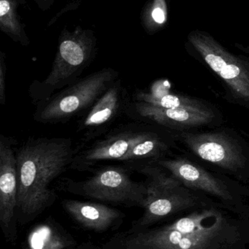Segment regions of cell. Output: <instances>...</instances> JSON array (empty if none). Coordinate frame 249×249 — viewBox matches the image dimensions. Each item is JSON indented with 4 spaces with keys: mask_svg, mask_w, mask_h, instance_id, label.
Listing matches in <instances>:
<instances>
[{
    "mask_svg": "<svg viewBox=\"0 0 249 249\" xmlns=\"http://www.w3.org/2000/svg\"><path fill=\"white\" fill-rule=\"evenodd\" d=\"M132 100L143 102L162 109H187L203 110L213 108L207 102L185 95L162 93L156 90L152 92L136 90L132 96Z\"/></svg>",
    "mask_w": 249,
    "mask_h": 249,
    "instance_id": "cell-15",
    "label": "cell"
},
{
    "mask_svg": "<svg viewBox=\"0 0 249 249\" xmlns=\"http://www.w3.org/2000/svg\"><path fill=\"white\" fill-rule=\"evenodd\" d=\"M168 0H148L140 13V22L146 33L153 35L168 20Z\"/></svg>",
    "mask_w": 249,
    "mask_h": 249,
    "instance_id": "cell-17",
    "label": "cell"
},
{
    "mask_svg": "<svg viewBox=\"0 0 249 249\" xmlns=\"http://www.w3.org/2000/svg\"><path fill=\"white\" fill-rule=\"evenodd\" d=\"M131 171L122 165L102 166L94 170L93 175L84 181L62 178L60 184L65 191L77 196L143 209L147 187L145 181H133L130 177Z\"/></svg>",
    "mask_w": 249,
    "mask_h": 249,
    "instance_id": "cell-9",
    "label": "cell"
},
{
    "mask_svg": "<svg viewBox=\"0 0 249 249\" xmlns=\"http://www.w3.org/2000/svg\"><path fill=\"white\" fill-rule=\"evenodd\" d=\"M153 124L134 122L121 124L89 143L76 154L70 169L92 172L103 162L121 164L137 142L152 128Z\"/></svg>",
    "mask_w": 249,
    "mask_h": 249,
    "instance_id": "cell-10",
    "label": "cell"
},
{
    "mask_svg": "<svg viewBox=\"0 0 249 249\" xmlns=\"http://www.w3.org/2000/svg\"><path fill=\"white\" fill-rule=\"evenodd\" d=\"M6 54L3 51H0V105L1 106L6 104Z\"/></svg>",
    "mask_w": 249,
    "mask_h": 249,
    "instance_id": "cell-18",
    "label": "cell"
},
{
    "mask_svg": "<svg viewBox=\"0 0 249 249\" xmlns=\"http://www.w3.org/2000/svg\"><path fill=\"white\" fill-rule=\"evenodd\" d=\"M97 50V38L93 29L80 26L72 31L63 28L51 71L43 80H35L29 87L32 103L38 106L80 80L95 60Z\"/></svg>",
    "mask_w": 249,
    "mask_h": 249,
    "instance_id": "cell-3",
    "label": "cell"
},
{
    "mask_svg": "<svg viewBox=\"0 0 249 249\" xmlns=\"http://www.w3.org/2000/svg\"><path fill=\"white\" fill-rule=\"evenodd\" d=\"M188 40L197 56L219 77L230 102L249 109L248 57L230 52L204 32H192Z\"/></svg>",
    "mask_w": 249,
    "mask_h": 249,
    "instance_id": "cell-8",
    "label": "cell"
},
{
    "mask_svg": "<svg viewBox=\"0 0 249 249\" xmlns=\"http://www.w3.org/2000/svg\"><path fill=\"white\" fill-rule=\"evenodd\" d=\"M154 164L179 180L186 187L218 200L225 209L238 216L249 215V187L225 176L213 174L181 157L158 160Z\"/></svg>",
    "mask_w": 249,
    "mask_h": 249,
    "instance_id": "cell-5",
    "label": "cell"
},
{
    "mask_svg": "<svg viewBox=\"0 0 249 249\" xmlns=\"http://www.w3.org/2000/svg\"><path fill=\"white\" fill-rule=\"evenodd\" d=\"M131 101L132 96L118 77L77 121L76 133L80 142L76 147L78 152L112 130L113 125L122 117H127Z\"/></svg>",
    "mask_w": 249,
    "mask_h": 249,
    "instance_id": "cell-11",
    "label": "cell"
},
{
    "mask_svg": "<svg viewBox=\"0 0 249 249\" xmlns=\"http://www.w3.org/2000/svg\"><path fill=\"white\" fill-rule=\"evenodd\" d=\"M78 149L70 138L29 139L16 151L18 171L16 216L30 222L57 200L50 184L70 169Z\"/></svg>",
    "mask_w": 249,
    "mask_h": 249,
    "instance_id": "cell-1",
    "label": "cell"
},
{
    "mask_svg": "<svg viewBox=\"0 0 249 249\" xmlns=\"http://www.w3.org/2000/svg\"><path fill=\"white\" fill-rule=\"evenodd\" d=\"M127 117L134 122L145 123L163 127L172 133L213 124L219 121L217 109H162L143 102L132 100Z\"/></svg>",
    "mask_w": 249,
    "mask_h": 249,
    "instance_id": "cell-12",
    "label": "cell"
},
{
    "mask_svg": "<svg viewBox=\"0 0 249 249\" xmlns=\"http://www.w3.org/2000/svg\"><path fill=\"white\" fill-rule=\"evenodd\" d=\"M16 141L0 136V225L4 237L13 242L16 239L18 171Z\"/></svg>",
    "mask_w": 249,
    "mask_h": 249,
    "instance_id": "cell-13",
    "label": "cell"
},
{
    "mask_svg": "<svg viewBox=\"0 0 249 249\" xmlns=\"http://www.w3.org/2000/svg\"><path fill=\"white\" fill-rule=\"evenodd\" d=\"M118 77L116 70L106 67L80 78L36 106L34 120L39 124H57L81 117Z\"/></svg>",
    "mask_w": 249,
    "mask_h": 249,
    "instance_id": "cell-6",
    "label": "cell"
},
{
    "mask_svg": "<svg viewBox=\"0 0 249 249\" xmlns=\"http://www.w3.org/2000/svg\"><path fill=\"white\" fill-rule=\"evenodd\" d=\"M248 227L226 211L204 229L180 232L163 226L133 231L122 245L125 249H228L248 238Z\"/></svg>",
    "mask_w": 249,
    "mask_h": 249,
    "instance_id": "cell-2",
    "label": "cell"
},
{
    "mask_svg": "<svg viewBox=\"0 0 249 249\" xmlns=\"http://www.w3.org/2000/svg\"><path fill=\"white\" fill-rule=\"evenodd\" d=\"M34 1L41 10L47 11L52 7L55 0H34Z\"/></svg>",
    "mask_w": 249,
    "mask_h": 249,
    "instance_id": "cell-20",
    "label": "cell"
},
{
    "mask_svg": "<svg viewBox=\"0 0 249 249\" xmlns=\"http://www.w3.org/2000/svg\"><path fill=\"white\" fill-rule=\"evenodd\" d=\"M42 249H56V248H54H54H53V247H52V248H50V247H48V248L47 249V247H44V248Z\"/></svg>",
    "mask_w": 249,
    "mask_h": 249,
    "instance_id": "cell-21",
    "label": "cell"
},
{
    "mask_svg": "<svg viewBox=\"0 0 249 249\" xmlns=\"http://www.w3.org/2000/svg\"><path fill=\"white\" fill-rule=\"evenodd\" d=\"M24 2L25 0H0V30L15 42L26 47L30 39L19 14V6Z\"/></svg>",
    "mask_w": 249,
    "mask_h": 249,
    "instance_id": "cell-16",
    "label": "cell"
},
{
    "mask_svg": "<svg viewBox=\"0 0 249 249\" xmlns=\"http://www.w3.org/2000/svg\"><path fill=\"white\" fill-rule=\"evenodd\" d=\"M61 206L77 223L97 232L117 227L125 218L122 212L101 203L63 200Z\"/></svg>",
    "mask_w": 249,
    "mask_h": 249,
    "instance_id": "cell-14",
    "label": "cell"
},
{
    "mask_svg": "<svg viewBox=\"0 0 249 249\" xmlns=\"http://www.w3.org/2000/svg\"><path fill=\"white\" fill-rule=\"evenodd\" d=\"M82 0H73V1L69 2L68 4H66L64 7L61 9L58 13H56L55 16L54 17L51 18L50 19L48 23H47V27H50V26L54 25V23H57V20L58 18L61 17L63 15L67 13L69 11H73V10H77L79 7H80V4H81Z\"/></svg>",
    "mask_w": 249,
    "mask_h": 249,
    "instance_id": "cell-19",
    "label": "cell"
},
{
    "mask_svg": "<svg viewBox=\"0 0 249 249\" xmlns=\"http://www.w3.org/2000/svg\"><path fill=\"white\" fill-rule=\"evenodd\" d=\"M176 141L205 162L220 168L239 181L249 180L248 143L230 130L174 133Z\"/></svg>",
    "mask_w": 249,
    "mask_h": 249,
    "instance_id": "cell-7",
    "label": "cell"
},
{
    "mask_svg": "<svg viewBox=\"0 0 249 249\" xmlns=\"http://www.w3.org/2000/svg\"><path fill=\"white\" fill-rule=\"evenodd\" d=\"M146 177L147 196L143 216L134 222L133 231H141L164 218L211 206H221L210 197L182 184L163 168L149 164L137 170ZM223 207V206H222Z\"/></svg>",
    "mask_w": 249,
    "mask_h": 249,
    "instance_id": "cell-4",
    "label": "cell"
}]
</instances>
